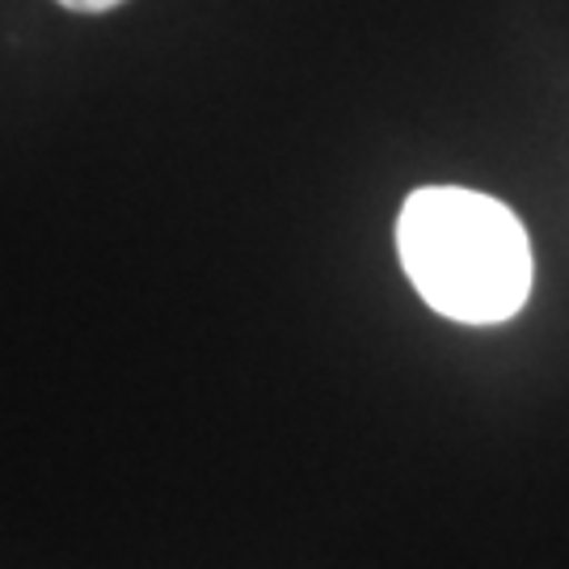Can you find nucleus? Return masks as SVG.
I'll use <instances>...</instances> for the list:
<instances>
[{
  "label": "nucleus",
  "instance_id": "f257e3e1",
  "mask_svg": "<svg viewBox=\"0 0 569 569\" xmlns=\"http://www.w3.org/2000/svg\"><path fill=\"white\" fill-rule=\"evenodd\" d=\"M397 253L439 317L498 326L528 305L536 258L519 216L468 186H422L397 216Z\"/></svg>",
  "mask_w": 569,
  "mask_h": 569
},
{
  "label": "nucleus",
  "instance_id": "f03ea898",
  "mask_svg": "<svg viewBox=\"0 0 569 569\" xmlns=\"http://www.w3.org/2000/svg\"><path fill=\"white\" fill-rule=\"evenodd\" d=\"M63 9H72V13H110V9H119L122 0H56Z\"/></svg>",
  "mask_w": 569,
  "mask_h": 569
}]
</instances>
